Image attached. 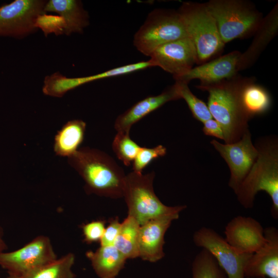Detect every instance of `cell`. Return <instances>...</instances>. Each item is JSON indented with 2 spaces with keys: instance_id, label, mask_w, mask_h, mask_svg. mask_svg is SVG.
Returning <instances> with one entry per match:
<instances>
[{
  "instance_id": "1",
  "label": "cell",
  "mask_w": 278,
  "mask_h": 278,
  "mask_svg": "<svg viewBox=\"0 0 278 278\" xmlns=\"http://www.w3.org/2000/svg\"><path fill=\"white\" fill-rule=\"evenodd\" d=\"M68 163L83 179L87 193L112 198L123 197L126 175L107 153L82 147L68 158Z\"/></svg>"
},
{
  "instance_id": "2",
  "label": "cell",
  "mask_w": 278,
  "mask_h": 278,
  "mask_svg": "<svg viewBox=\"0 0 278 278\" xmlns=\"http://www.w3.org/2000/svg\"><path fill=\"white\" fill-rule=\"evenodd\" d=\"M246 78L235 76L216 83L197 86L208 93L207 107L214 119L220 125L225 144L238 141L248 130L250 120L244 111L240 92Z\"/></svg>"
},
{
  "instance_id": "3",
  "label": "cell",
  "mask_w": 278,
  "mask_h": 278,
  "mask_svg": "<svg viewBox=\"0 0 278 278\" xmlns=\"http://www.w3.org/2000/svg\"><path fill=\"white\" fill-rule=\"evenodd\" d=\"M257 158L236 195L240 204L245 208L254 205L256 195L264 191L272 201L271 214L278 218V144L276 139H267L256 146Z\"/></svg>"
},
{
  "instance_id": "4",
  "label": "cell",
  "mask_w": 278,
  "mask_h": 278,
  "mask_svg": "<svg viewBox=\"0 0 278 278\" xmlns=\"http://www.w3.org/2000/svg\"><path fill=\"white\" fill-rule=\"evenodd\" d=\"M225 44L255 33L264 18L251 2L243 0H211L205 3Z\"/></svg>"
},
{
  "instance_id": "5",
  "label": "cell",
  "mask_w": 278,
  "mask_h": 278,
  "mask_svg": "<svg viewBox=\"0 0 278 278\" xmlns=\"http://www.w3.org/2000/svg\"><path fill=\"white\" fill-rule=\"evenodd\" d=\"M154 171L143 175L132 171L126 175L123 197L126 202L128 215L141 225L165 216L179 215L186 206H169L164 204L154 193Z\"/></svg>"
},
{
  "instance_id": "6",
  "label": "cell",
  "mask_w": 278,
  "mask_h": 278,
  "mask_svg": "<svg viewBox=\"0 0 278 278\" xmlns=\"http://www.w3.org/2000/svg\"><path fill=\"white\" fill-rule=\"evenodd\" d=\"M177 11L195 46L198 64L206 62L221 52L225 44L205 3L184 2Z\"/></svg>"
},
{
  "instance_id": "7",
  "label": "cell",
  "mask_w": 278,
  "mask_h": 278,
  "mask_svg": "<svg viewBox=\"0 0 278 278\" xmlns=\"http://www.w3.org/2000/svg\"><path fill=\"white\" fill-rule=\"evenodd\" d=\"M188 37L183 21L177 10L156 9L148 14L134 34L133 43L140 52L150 56L161 45Z\"/></svg>"
},
{
  "instance_id": "8",
  "label": "cell",
  "mask_w": 278,
  "mask_h": 278,
  "mask_svg": "<svg viewBox=\"0 0 278 278\" xmlns=\"http://www.w3.org/2000/svg\"><path fill=\"white\" fill-rule=\"evenodd\" d=\"M47 1L15 0L0 7V37L22 39L37 31Z\"/></svg>"
},
{
  "instance_id": "9",
  "label": "cell",
  "mask_w": 278,
  "mask_h": 278,
  "mask_svg": "<svg viewBox=\"0 0 278 278\" xmlns=\"http://www.w3.org/2000/svg\"><path fill=\"white\" fill-rule=\"evenodd\" d=\"M194 244L209 252L228 278H245L244 268L252 254L239 252L214 230L205 227L193 234Z\"/></svg>"
},
{
  "instance_id": "10",
  "label": "cell",
  "mask_w": 278,
  "mask_h": 278,
  "mask_svg": "<svg viewBox=\"0 0 278 278\" xmlns=\"http://www.w3.org/2000/svg\"><path fill=\"white\" fill-rule=\"evenodd\" d=\"M57 258L50 239L39 235L22 248L0 254V266L8 274L21 276Z\"/></svg>"
},
{
  "instance_id": "11",
  "label": "cell",
  "mask_w": 278,
  "mask_h": 278,
  "mask_svg": "<svg viewBox=\"0 0 278 278\" xmlns=\"http://www.w3.org/2000/svg\"><path fill=\"white\" fill-rule=\"evenodd\" d=\"M211 144L227 163L230 171L229 186L236 194L240 184L256 160L258 150L247 131L237 142L221 144L213 140Z\"/></svg>"
},
{
  "instance_id": "12",
  "label": "cell",
  "mask_w": 278,
  "mask_h": 278,
  "mask_svg": "<svg viewBox=\"0 0 278 278\" xmlns=\"http://www.w3.org/2000/svg\"><path fill=\"white\" fill-rule=\"evenodd\" d=\"M149 57L153 66L170 73L174 79L184 75L198 64L195 46L188 37L161 45Z\"/></svg>"
},
{
  "instance_id": "13",
  "label": "cell",
  "mask_w": 278,
  "mask_h": 278,
  "mask_svg": "<svg viewBox=\"0 0 278 278\" xmlns=\"http://www.w3.org/2000/svg\"><path fill=\"white\" fill-rule=\"evenodd\" d=\"M241 54L233 51L213 60L193 67L175 80L188 83L193 79L200 81V85H207L231 79L236 76Z\"/></svg>"
},
{
  "instance_id": "14",
  "label": "cell",
  "mask_w": 278,
  "mask_h": 278,
  "mask_svg": "<svg viewBox=\"0 0 278 278\" xmlns=\"http://www.w3.org/2000/svg\"><path fill=\"white\" fill-rule=\"evenodd\" d=\"M224 234L227 242L243 253L253 254L266 242L264 228L251 217H234L226 225Z\"/></svg>"
},
{
  "instance_id": "15",
  "label": "cell",
  "mask_w": 278,
  "mask_h": 278,
  "mask_svg": "<svg viewBox=\"0 0 278 278\" xmlns=\"http://www.w3.org/2000/svg\"><path fill=\"white\" fill-rule=\"evenodd\" d=\"M265 243L252 254L244 268L245 278H278V230L264 229Z\"/></svg>"
},
{
  "instance_id": "16",
  "label": "cell",
  "mask_w": 278,
  "mask_h": 278,
  "mask_svg": "<svg viewBox=\"0 0 278 278\" xmlns=\"http://www.w3.org/2000/svg\"><path fill=\"white\" fill-rule=\"evenodd\" d=\"M179 215H168L151 219L140 225L138 235V257L156 262L165 255L164 237L172 222Z\"/></svg>"
},
{
  "instance_id": "17",
  "label": "cell",
  "mask_w": 278,
  "mask_h": 278,
  "mask_svg": "<svg viewBox=\"0 0 278 278\" xmlns=\"http://www.w3.org/2000/svg\"><path fill=\"white\" fill-rule=\"evenodd\" d=\"M177 84L164 90L156 96L147 97L138 101L116 119L114 128L117 132H128L134 124L165 103L180 99Z\"/></svg>"
},
{
  "instance_id": "18",
  "label": "cell",
  "mask_w": 278,
  "mask_h": 278,
  "mask_svg": "<svg viewBox=\"0 0 278 278\" xmlns=\"http://www.w3.org/2000/svg\"><path fill=\"white\" fill-rule=\"evenodd\" d=\"M44 11L59 14L65 23L63 34L82 33L90 23L88 12L83 9L81 1L78 0H49L47 1Z\"/></svg>"
},
{
  "instance_id": "19",
  "label": "cell",
  "mask_w": 278,
  "mask_h": 278,
  "mask_svg": "<svg viewBox=\"0 0 278 278\" xmlns=\"http://www.w3.org/2000/svg\"><path fill=\"white\" fill-rule=\"evenodd\" d=\"M86 256L99 278H116L124 268L126 257L113 245L101 246Z\"/></svg>"
},
{
  "instance_id": "20",
  "label": "cell",
  "mask_w": 278,
  "mask_h": 278,
  "mask_svg": "<svg viewBox=\"0 0 278 278\" xmlns=\"http://www.w3.org/2000/svg\"><path fill=\"white\" fill-rule=\"evenodd\" d=\"M86 123L81 119L66 122L55 136L54 151L57 155L67 157L74 155L84 140Z\"/></svg>"
},
{
  "instance_id": "21",
  "label": "cell",
  "mask_w": 278,
  "mask_h": 278,
  "mask_svg": "<svg viewBox=\"0 0 278 278\" xmlns=\"http://www.w3.org/2000/svg\"><path fill=\"white\" fill-rule=\"evenodd\" d=\"M242 108L249 119L266 112L271 105V96L263 86L246 78L240 92Z\"/></svg>"
},
{
  "instance_id": "22",
  "label": "cell",
  "mask_w": 278,
  "mask_h": 278,
  "mask_svg": "<svg viewBox=\"0 0 278 278\" xmlns=\"http://www.w3.org/2000/svg\"><path fill=\"white\" fill-rule=\"evenodd\" d=\"M101 79H104L102 72L91 76L76 78L66 77L59 72H56L45 77L42 92L47 96L62 97L67 92L79 86Z\"/></svg>"
},
{
  "instance_id": "23",
  "label": "cell",
  "mask_w": 278,
  "mask_h": 278,
  "mask_svg": "<svg viewBox=\"0 0 278 278\" xmlns=\"http://www.w3.org/2000/svg\"><path fill=\"white\" fill-rule=\"evenodd\" d=\"M277 28V14L276 7L266 18L256 31L257 36L251 46L244 54L242 55L240 60L239 70L246 68L255 59L259 51L268 43L275 34Z\"/></svg>"
},
{
  "instance_id": "24",
  "label": "cell",
  "mask_w": 278,
  "mask_h": 278,
  "mask_svg": "<svg viewBox=\"0 0 278 278\" xmlns=\"http://www.w3.org/2000/svg\"><path fill=\"white\" fill-rule=\"evenodd\" d=\"M75 259L74 254L69 253L19 276L21 278H75L76 275L72 270Z\"/></svg>"
},
{
  "instance_id": "25",
  "label": "cell",
  "mask_w": 278,
  "mask_h": 278,
  "mask_svg": "<svg viewBox=\"0 0 278 278\" xmlns=\"http://www.w3.org/2000/svg\"><path fill=\"white\" fill-rule=\"evenodd\" d=\"M140 224L128 216L121 223L119 233L113 246L127 259L138 257V235Z\"/></svg>"
},
{
  "instance_id": "26",
  "label": "cell",
  "mask_w": 278,
  "mask_h": 278,
  "mask_svg": "<svg viewBox=\"0 0 278 278\" xmlns=\"http://www.w3.org/2000/svg\"><path fill=\"white\" fill-rule=\"evenodd\" d=\"M192 272V278H228L213 255L204 249L194 258Z\"/></svg>"
},
{
  "instance_id": "27",
  "label": "cell",
  "mask_w": 278,
  "mask_h": 278,
  "mask_svg": "<svg viewBox=\"0 0 278 278\" xmlns=\"http://www.w3.org/2000/svg\"><path fill=\"white\" fill-rule=\"evenodd\" d=\"M140 148L128 132H117L112 142V149L116 157L127 166L132 163Z\"/></svg>"
},
{
  "instance_id": "28",
  "label": "cell",
  "mask_w": 278,
  "mask_h": 278,
  "mask_svg": "<svg viewBox=\"0 0 278 278\" xmlns=\"http://www.w3.org/2000/svg\"><path fill=\"white\" fill-rule=\"evenodd\" d=\"M176 83L181 98L185 100L195 118L203 123L212 118L207 105L191 92L188 83L177 81Z\"/></svg>"
},
{
  "instance_id": "29",
  "label": "cell",
  "mask_w": 278,
  "mask_h": 278,
  "mask_svg": "<svg viewBox=\"0 0 278 278\" xmlns=\"http://www.w3.org/2000/svg\"><path fill=\"white\" fill-rule=\"evenodd\" d=\"M166 148L161 145L153 148L141 147L132 162V170L137 173H142L143 170L154 160L164 156Z\"/></svg>"
},
{
  "instance_id": "30",
  "label": "cell",
  "mask_w": 278,
  "mask_h": 278,
  "mask_svg": "<svg viewBox=\"0 0 278 278\" xmlns=\"http://www.w3.org/2000/svg\"><path fill=\"white\" fill-rule=\"evenodd\" d=\"M105 223L102 220L93 221L82 227L84 241L88 244L100 241L105 230Z\"/></svg>"
},
{
  "instance_id": "31",
  "label": "cell",
  "mask_w": 278,
  "mask_h": 278,
  "mask_svg": "<svg viewBox=\"0 0 278 278\" xmlns=\"http://www.w3.org/2000/svg\"><path fill=\"white\" fill-rule=\"evenodd\" d=\"M121 227L118 218L112 220L105 230L102 238L100 240L101 246H112L119 233Z\"/></svg>"
},
{
  "instance_id": "32",
  "label": "cell",
  "mask_w": 278,
  "mask_h": 278,
  "mask_svg": "<svg viewBox=\"0 0 278 278\" xmlns=\"http://www.w3.org/2000/svg\"><path fill=\"white\" fill-rule=\"evenodd\" d=\"M202 130L206 135L214 136L224 140L223 133L220 125L213 118L203 123Z\"/></svg>"
},
{
  "instance_id": "33",
  "label": "cell",
  "mask_w": 278,
  "mask_h": 278,
  "mask_svg": "<svg viewBox=\"0 0 278 278\" xmlns=\"http://www.w3.org/2000/svg\"><path fill=\"white\" fill-rule=\"evenodd\" d=\"M4 233L2 227L0 225V254L5 251L7 249V246L4 239Z\"/></svg>"
},
{
  "instance_id": "34",
  "label": "cell",
  "mask_w": 278,
  "mask_h": 278,
  "mask_svg": "<svg viewBox=\"0 0 278 278\" xmlns=\"http://www.w3.org/2000/svg\"><path fill=\"white\" fill-rule=\"evenodd\" d=\"M5 278H21V277L18 275L8 274V275Z\"/></svg>"
},
{
  "instance_id": "35",
  "label": "cell",
  "mask_w": 278,
  "mask_h": 278,
  "mask_svg": "<svg viewBox=\"0 0 278 278\" xmlns=\"http://www.w3.org/2000/svg\"><path fill=\"white\" fill-rule=\"evenodd\" d=\"M259 278H266V277H259Z\"/></svg>"
}]
</instances>
